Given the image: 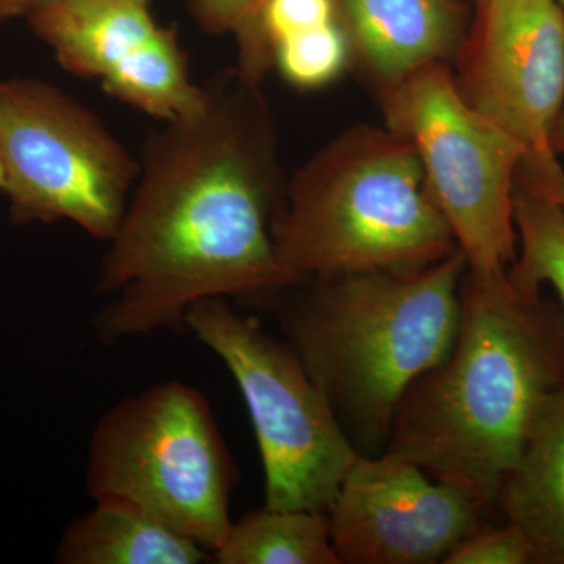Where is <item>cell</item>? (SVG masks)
<instances>
[{
    "instance_id": "obj_3",
    "label": "cell",
    "mask_w": 564,
    "mask_h": 564,
    "mask_svg": "<svg viewBox=\"0 0 564 564\" xmlns=\"http://www.w3.org/2000/svg\"><path fill=\"white\" fill-rule=\"evenodd\" d=\"M467 261L299 282L281 296L288 344L358 454H383L411 386L440 366L459 328Z\"/></svg>"
},
{
    "instance_id": "obj_15",
    "label": "cell",
    "mask_w": 564,
    "mask_h": 564,
    "mask_svg": "<svg viewBox=\"0 0 564 564\" xmlns=\"http://www.w3.org/2000/svg\"><path fill=\"white\" fill-rule=\"evenodd\" d=\"M518 258L508 274L521 288L554 289L564 314V214L558 204L518 177L514 191Z\"/></svg>"
},
{
    "instance_id": "obj_19",
    "label": "cell",
    "mask_w": 564,
    "mask_h": 564,
    "mask_svg": "<svg viewBox=\"0 0 564 564\" xmlns=\"http://www.w3.org/2000/svg\"><path fill=\"white\" fill-rule=\"evenodd\" d=\"M265 0H191V11L204 32L232 35L237 47L250 39Z\"/></svg>"
},
{
    "instance_id": "obj_24",
    "label": "cell",
    "mask_w": 564,
    "mask_h": 564,
    "mask_svg": "<svg viewBox=\"0 0 564 564\" xmlns=\"http://www.w3.org/2000/svg\"><path fill=\"white\" fill-rule=\"evenodd\" d=\"M3 191V174H2V166H0V193Z\"/></svg>"
},
{
    "instance_id": "obj_22",
    "label": "cell",
    "mask_w": 564,
    "mask_h": 564,
    "mask_svg": "<svg viewBox=\"0 0 564 564\" xmlns=\"http://www.w3.org/2000/svg\"><path fill=\"white\" fill-rule=\"evenodd\" d=\"M31 0H0V22L17 20L24 17Z\"/></svg>"
},
{
    "instance_id": "obj_7",
    "label": "cell",
    "mask_w": 564,
    "mask_h": 564,
    "mask_svg": "<svg viewBox=\"0 0 564 564\" xmlns=\"http://www.w3.org/2000/svg\"><path fill=\"white\" fill-rule=\"evenodd\" d=\"M386 128L413 147L426 188L478 276L518 258L514 191L527 151L475 110L447 63H432L381 93Z\"/></svg>"
},
{
    "instance_id": "obj_2",
    "label": "cell",
    "mask_w": 564,
    "mask_h": 564,
    "mask_svg": "<svg viewBox=\"0 0 564 564\" xmlns=\"http://www.w3.org/2000/svg\"><path fill=\"white\" fill-rule=\"evenodd\" d=\"M458 336L440 366L414 381L384 454L417 464L496 510L500 486L534 417L564 392V314L507 272L467 270Z\"/></svg>"
},
{
    "instance_id": "obj_13",
    "label": "cell",
    "mask_w": 564,
    "mask_h": 564,
    "mask_svg": "<svg viewBox=\"0 0 564 564\" xmlns=\"http://www.w3.org/2000/svg\"><path fill=\"white\" fill-rule=\"evenodd\" d=\"M62 564H203L214 556L139 505L96 499L74 519L58 543Z\"/></svg>"
},
{
    "instance_id": "obj_14",
    "label": "cell",
    "mask_w": 564,
    "mask_h": 564,
    "mask_svg": "<svg viewBox=\"0 0 564 564\" xmlns=\"http://www.w3.org/2000/svg\"><path fill=\"white\" fill-rule=\"evenodd\" d=\"M220 564H340L328 514L303 510H261L234 521L214 552Z\"/></svg>"
},
{
    "instance_id": "obj_6",
    "label": "cell",
    "mask_w": 564,
    "mask_h": 564,
    "mask_svg": "<svg viewBox=\"0 0 564 564\" xmlns=\"http://www.w3.org/2000/svg\"><path fill=\"white\" fill-rule=\"evenodd\" d=\"M184 328L239 386L261 452L265 507L328 514L358 451L296 352L229 300L193 304Z\"/></svg>"
},
{
    "instance_id": "obj_10",
    "label": "cell",
    "mask_w": 564,
    "mask_h": 564,
    "mask_svg": "<svg viewBox=\"0 0 564 564\" xmlns=\"http://www.w3.org/2000/svg\"><path fill=\"white\" fill-rule=\"evenodd\" d=\"M485 508L417 464L389 454H359L328 513L340 564L444 562L484 522Z\"/></svg>"
},
{
    "instance_id": "obj_23",
    "label": "cell",
    "mask_w": 564,
    "mask_h": 564,
    "mask_svg": "<svg viewBox=\"0 0 564 564\" xmlns=\"http://www.w3.org/2000/svg\"><path fill=\"white\" fill-rule=\"evenodd\" d=\"M552 150L556 154H564V109L555 122L554 132H552Z\"/></svg>"
},
{
    "instance_id": "obj_18",
    "label": "cell",
    "mask_w": 564,
    "mask_h": 564,
    "mask_svg": "<svg viewBox=\"0 0 564 564\" xmlns=\"http://www.w3.org/2000/svg\"><path fill=\"white\" fill-rule=\"evenodd\" d=\"M444 564H533V552L524 534L505 522H485L452 549Z\"/></svg>"
},
{
    "instance_id": "obj_9",
    "label": "cell",
    "mask_w": 564,
    "mask_h": 564,
    "mask_svg": "<svg viewBox=\"0 0 564 564\" xmlns=\"http://www.w3.org/2000/svg\"><path fill=\"white\" fill-rule=\"evenodd\" d=\"M477 7L474 28L455 57L459 93L527 154L554 151L552 132L564 109L558 0H481Z\"/></svg>"
},
{
    "instance_id": "obj_17",
    "label": "cell",
    "mask_w": 564,
    "mask_h": 564,
    "mask_svg": "<svg viewBox=\"0 0 564 564\" xmlns=\"http://www.w3.org/2000/svg\"><path fill=\"white\" fill-rule=\"evenodd\" d=\"M350 63V41L337 20L282 40L273 50V66L300 90L326 87Z\"/></svg>"
},
{
    "instance_id": "obj_25",
    "label": "cell",
    "mask_w": 564,
    "mask_h": 564,
    "mask_svg": "<svg viewBox=\"0 0 564 564\" xmlns=\"http://www.w3.org/2000/svg\"><path fill=\"white\" fill-rule=\"evenodd\" d=\"M560 7H562L563 13H564V0H558Z\"/></svg>"
},
{
    "instance_id": "obj_4",
    "label": "cell",
    "mask_w": 564,
    "mask_h": 564,
    "mask_svg": "<svg viewBox=\"0 0 564 564\" xmlns=\"http://www.w3.org/2000/svg\"><path fill=\"white\" fill-rule=\"evenodd\" d=\"M272 231L281 265L299 282L414 269L458 250L413 147L369 124L304 163L285 184Z\"/></svg>"
},
{
    "instance_id": "obj_5",
    "label": "cell",
    "mask_w": 564,
    "mask_h": 564,
    "mask_svg": "<svg viewBox=\"0 0 564 564\" xmlns=\"http://www.w3.org/2000/svg\"><path fill=\"white\" fill-rule=\"evenodd\" d=\"M85 481L93 500L139 505L212 556L232 527L236 463L210 403L182 381L151 386L102 414Z\"/></svg>"
},
{
    "instance_id": "obj_21",
    "label": "cell",
    "mask_w": 564,
    "mask_h": 564,
    "mask_svg": "<svg viewBox=\"0 0 564 564\" xmlns=\"http://www.w3.org/2000/svg\"><path fill=\"white\" fill-rule=\"evenodd\" d=\"M122 2H147L151 0H31L28 17L31 11L36 10H84L95 9V7L113 6V3Z\"/></svg>"
},
{
    "instance_id": "obj_11",
    "label": "cell",
    "mask_w": 564,
    "mask_h": 564,
    "mask_svg": "<svg viewBox=\"0 0 564 564\" xmlns=\"http://www.w3.org/2000/svg\"><path fill=\"white\" fill-rule=\"evenodd\" d=\"M351 61L384 93L408 76L455 58L466 40L459 0H334Z\"/></svg>"
},
{
    "instance_id": "obj_20",
    "label": "cell",
    "mask_w": 564,
    "mask_h": 564,
    "mask_svg": "<svg viewBox=\"0 0 564 564\" xmlns=\"http://www.w3.org/2000/svg\"><path fill=\"white\" fill-rule=\"evenodd\" d=\"M519 180L549 196L564 214V169L555 151L527 154L519 169Z\"/></svg>"
},
{
    "instance_id": "obj_1",
    "label": "cell",
    "mask_w": 564,
    "mask_h": 564,
    "mask_svg": "<svg viewBox=\"0 0 564 564\" xmlns=\"http://www.w3.org/2000/svg\"><path fill=\"white\" fill-rule=\"evenodd\" d=\"M203 88L195 110L144 143L96 284L107 343L184 328L203 300L276 302L299 284L273 242L285 184L261 85L231 68Z\"/></svg>"
},
{
    "instance_id": "obj_26",
    "label": "cell",
    "mask_w": 564,
    "mask_h": 564,
    "mask_svg": "<svg viewBox=\"0 0 564 564\" xmlns=\"http://www.w3.org/2000/svg\"><path fill=\"white\" fill-rule=\"evenodd\" d=\"M470 2H474V3H475V6H477V3H480V2H481V0H470Z\"/></svg>"
},
{
    "instance_id": "obj_16",
    "label": "cell",
    "mask_w": 564,
    "mask_h": 564,
    "mask_svg": "<svg viewBox=\"0 0 564 564\" xmlns=\"http://www.w3.org/2000/svg\"><path fill=\"white\" fill-rule=\"evenodd\" d=\"M336 20L334 0H265L250 39L237 47L234 68L261 85L273 68V50L280 41Z\"/></svg>"
},
{
    "instance_id": "obj_12",
    "label": "cell",
    "mask_w": 564,
    "mask_h": 564,
    "mask_svg": "<svg viewBox=\"0 0 564 564\" xmlns=\"http://www.w3.org/2000/svg\"><path fill=\"white\" fill-rule=\"evenodd\" d=\"M497 508L524 534L533 564H564V392L534 417L522 454L500 486Z\"/></svg>"
},
{
    "instance_id": "obj_8",
    "label": "cell",
    "mask_w": 564,
    "mask_h": 564,
    "mask_svg": "<svg viewBox=\"0 0 564 564\" xmlns=\"http://www.w3.org/2000/svg\"><path fill=\"white\" fill-rule=\"evenodd\" d=\"M0 166L14 221H69L107 243L140 173L88 107L33 77L0 82Z\"/></svg>"
}]
</instances>
